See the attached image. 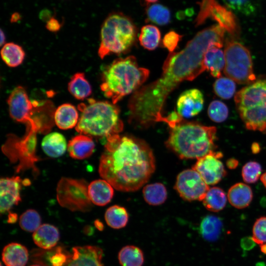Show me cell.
I'll return each mask as SVG.
<instances>
[{
	"label": "cell",
	"mask_w": 266,
	"mask_h": 266,
	"mask_svg": "<svg viewBox=\"0 0 266 266\" xmlns=\"http://www.w3.org/2000/svg\"><path fill=\"white\" fill-rule=\"evenodd\" d=\"M161 39V33L156 26L147 25L142 27L139 36L141 46L149 50L155 49Z\"/></svg>",
	"instance_id": "cell-32"
},
{
	"label": "cell",
	"mask_w": 266,
	"mask_h": 266,
	"mask_svg": "<svg viewBox=\"0 0 266 266\" xmlns=\"http://www.w3.org/2000/svg\"><path fill=\"white\" fill-rule=\"evenodd\" d=\"M30 266H40L39 265L35 264V265H31Z\"/></svg>",
	"instance_id": "cell-51"
},
{
	"label": "cell",
	"mask_w": 266,
	"mask_h": 266,
	"mask_svg": "<svg viewBox=\"0 0 266 266\" xmlns=\"http://www.w3.org/2000/svg\"><path fill=\"white\" fill-rule=\"evenodd\" d=\"M3 62L10 67H16L23 62L25 53L23 48L13 42L4 44L1 50Z\"/></svg>",
	"instance_id": "cell-29"
},
{
	"label": "cell",
	"mask_w": 266,
	"mask_h": 266,
	"mask_svg": "<svg viewBox=\"0 0 266 266\" xmlns=\"http://www.w3.org/2000/svg\"><path fill=\"white\" fill-rule=\"evenodd\" d=\"M146 2L149 3H153L157 1L158 0H145Z\"/></svg>",
	"instance_id": "cell-50"
},
{
	"label": "cell",
	"mask_w": 266,
	"mask_h": 266,
	"mask_svg": "<svg viewBox=\"0 0 266 266\" xmlns=\"http://www.w3.org/2000/svg\"><path fill=\"white\" fill-rule=\"evenodd\" d=\"M146 15L151 22L161 26L167 24L171 18L168 8L159 3L149 6L146 9Z\"/></svg>",
	"instance_id": "cell-33"
},
{
	"label": "cell",
	"mask_w": 266,
	"mask_h": 266,
	"mask_svg": "<svg viewBox=\"0 0 266 266\" xmlns=\"http://www.w3.org/2000/svg\"><path fill=\"white\" fill-rule=\"evenodd\" d=\"M226 7L232 11L249 15L254 14L257 8L259 0H223Z\"/></svg>",
	"instance_id": "cell-34"
},
{
	"label": "cell",
	"mask_w": 266,
	"mask_h": 266,
	"mask_svg": "<svg viewBox=\"0 0 266 266\" xmlns=\"http://www.w3.org/2000/svg\"><path fill=\"white\" fill-rule=\"evenodd\" d=\"M234 101L246 128L266 133V79L259 80L238 91Z\"/></svg>",
	"instance_id": "cell-6"
},
{
	"label": "cell",
	"mask_w": 266,
	"mask_h": 266,
	"mask_svg": "<svg viewBox=\"0 0 266 266\" xmlns=\"http://www.w3.org/2000/svg\"><path fill=\"white\" fill-rule=\"evenodd\" d=\"M136 36L135 26L129 17L120 13L110 14L101 28L100 57L103 59L111 53L126 52L133 44Z\"/></svg>",
	"instance_id": "cell-7"
},
{
	"label": "cell",
	"mask_w": 266,
	"mask_h": 266,
	"mask_svg": "<svg viewBox=\"0 0 266 266\" xmlns=\"http://www.w3.org/2000/svg\"><path fill=\"white\" fill-rule=\"evenodd\" d=\"M67 88L69 93L77 100H84L92 93L91 86L82 72H77L72 76Z\"/></svg>",
	"instance_id": "cell-25"
},
{
	"label": "cell",
	"mask_w": 266,
	"mask_h": 266,
	"mask_svg": "<svg viewBox=\"0 0 266 266\" xmlns=\"http://www.w3.org/2000/svg\"><path fill=\"white\" fill-rule=\"evenodd\" d=\"M227 197L230 204L238 209L247 207L253 199V192L248 185L237 183L229 190Z\"/></svg>",
	"instance_id": "cell-22"
},
{
	"label": "cell",
	"mask_w": 266,
	"mask_h": 266,
	"mask_svg": "<svg viewBox=\"0 0 266 266\" xmlns=\"http://www.w3.org/2000/svg\"><path fill=\"white\" fill-rule=\"evenodd\" d=\"M118 260L121 266H142L144 255L139 248L134 245H127L119 251Z\"/></svg>",
	"instance_id": "cell-28"
},
{
	"label": "cell",
	"mask_w": 266,
	"mask_h": 266,
	"mask_svg": "<svg viewBox=\"0 0 266 266\" xmlns=\"http://www.w3.org/2000/svg\"><path fill=\"white\" fill-rule=\"evenodd\" d=\"M224 55L225 74L238 84H250L256 79L249 50L240 43L226 42Z\"/></svg>",
	"instance_id": "cell-8"
},
{
	"label": "cell",
	"mask_w": 266,
	"mask_h": 266,
	"mask_svg": "<svg viewBox=\"0 0 266 266\" xmlns=\"http://www.w3.org/2000/svg\"><path fill=\"white\" fill-rule=\"evenodd\" d=\"M41 219L35 210L30 209L23 213L19 218V225L24 231L34 232L41 225Z\"/></svg>",
	"instance_id": "cell-35"
},
{
	"label": "cell",
	"mask_w": 266,
	"mask_h": 266,
	"mask_svg": "<svg viewBox=\"0 0 266 266\" xmlns=\"http://www.w3.org/2000/svg\"><path fill=\"white\" fill-rule=\"evenodd\" d=\"M262 172L261 165L255 161L246 163L242 169V176L247 183H254L259 179Z\"/></svg>",
	"instance_id": "cell-38"
},
{
	"label": "cell",
	"mask_w": 266,
	"mask_h": 266,
	"mask_svg": "<svg viewBox=\"0 0 266 266\" xmlns=\"http://www.w3.org/2000/svg\"><path fill=\"white\" fill-rule=\"evenodd\" d=\"M87 102L78 105L81 114L75 127L77 132L91 137L106 138L122 131L123 124L117 105L93 99H88Z\"/></svg>",
	"instance_id": "cell-5"
},
{
	"label": "cell",
	"mask_w": 266,
	"mask_h": 266,
	"mask_svg": "<svg viewBox=\"0 0 266 266\" xmlns=\"http://www.w3.org/2000/svg\"><path fill=\"white\" fill-rule=\"evenodd\" d=\"M28 259L27 249L20 243H10L2 252V261L6 266H25Z\"/></svg>",
	"instance_id": "cell-20"
},
{
	"label": "cell",
	"mask_w": 266,
	"mask_h": 266,
	"mask_svg": "<svg viewBox=\"0 0 266 266\" xmlns=\"http://www.w3.org/2000/svg\"><path fill=\"white\" fill-rule=\"evenodd\" d=\"M251 149L253 153H257L260 150V147L257 143H254L252 145Z\"/></svg>",
	"instance_id": "cell-46"
},
{
	"label": "cell",
	"mask_w": 266,
	"mask_h": 266,
	"mask_svg": "<svg viewBox=\"0 0 266 266\" xmlns=\"http://www.w3.org/2000/svg\"><path fill=\"white\" fill-rule=\"evenodd\" d=\"M143 195L147 203L151 205H159L166 200L167 191L162 183H155L146 185L143 189Z\"/></svg>",
	"instance_id": "cell-31"
},
{
	"label": "cell",
	"mask_w": 266,
	"mask_h": 266,
	"mask_svg": "<svg viewBox=\"0 0 266 266\" xmlns=\"http://www.w3.org/2000/svg\"><path fill=\"white\" fill-rule=\"evenodd\" d=\"M88 187L84 179L63 177L57 187V200L61 206L71 211H89L92 202L89 197Z\"/></svg>",
	"instance_id": "cell-9"
},
{
	"label": "cell",
	"mask_w": 266,
	"mask_h": 266,
	"mask_svg": "<svg viewBox=\"0 0 266 266\" xmlns=\"http://www.w3.org/2000/svg\"><path fill=\"white\" fill-rule=\"evenodd\" d=\"M0 45L2 46L5 42V36L4 33H3L1 29L0 30Z\"/></svg>",
	"instance_id": "cell-47"
},
{
	"label": "cell",
	"mask_w": 266,
	"mask_h": 266,
	"mask_svg": "<svg viewBox=\"0 0 266 266\" xmlns=\"http://www.w3.org/2000/svg\"><path fill=\"white\" fill-rule=\"evenodd\" d=\"M225 30L218 24L198 32L179 52L169 53L158 79L134 92L129 101V121L142 128L156 123H166L163 115L169 94L184 80L192 81L205 69L203 59L212 47L223 45Z\"/></svg>",
	"instance_id": "cell-1"
},
{
	"label": "cell",
	"mask_w": 266,
	"mask_h": 266,
	"mask_svg": "<svg viewBox=\"0 0 266 266\" xmlns=\"http://www.w3.org/2000/svg\"><path fill=\"white\" fill-rule=\"evenodd\" d=\"M252 233V239L255 242L260 245L266 243V217H261L256 220Z\"/></svg>",
	"instance_id": "cell-39"
},
{
	"label": "cell",
	"mask_w": 266,
	"mask_h": 266,
	"mask_svg": "<svg viewBox=\"0 0 266 266\" xmlns=\"http://www.w3.org/2000/svg\"><path fill=\"white\" fill-rule=\"evenodd\" d=\"M226 165L230 169H234L238 166V162L235 159L231 158L227 160Z\"/></svg>",
	"instance_id": "cell-43"
},
{
	"label": "cell",
	"mask_w": 266,
	"mask_h": 266,
	"mask_svg": "<svg viewBox=\"0 0 266 266\" xmlns=\"http://www.w3.org/2000/svg\"><path fill=\"white\" fill-rule=\"evenodd\" d=\"M221 219L214 215H207L201 220L200 231L202 237L212 241L218 238L222 228Z\"/></svg>",
	"instance_id": "cell-27"
},
{
	"label": "cell",
	"mask_w": 266,
	"mask_h": 266,
	"mask_svg": "<svg viewBox=\"0 0 266 266\" xmlns=\"http://www.w3.org/2000/svg\"><path fill=\"white\" fill-rule=\"evenodd\" d=\"M261 250L263 253H266V244L261 245Z\"/></svg>",
	"instance_id": "cell-49"
},
{
	"label": "cell",
	"mask_w": 266,
	"mask_h": 266,
	"mask_svg": "<svg viewBox=\"0 0 266 266\" xmlns=\"http://www.w3.org/2000/svg\"><path fill=\"white\" fill-rule=\"evenodd\" d=\"M261 180L266 188V172L261 176Z\"/></svg>",
	"instance_id": "cell-48"
},
{
	"label": "cell",
	"mask_w": 266,
	"mask_h": 266,
	"mask_svg": "<svg viewBox=\"0 0 266 266\" xmlns=\"http://www.w3.org/2000/svg\"><path fill=\"white\" fill-rule=\"evenodd\" d=\"M60 238L59 232L55 226L43 224L33 233L34 243L43 249H50L55 246Z\"/></svg>",
	"instance_id": "cell-19"
},
{
	"label": "cell",
	"mask_w": 266,
	"mask_h": 266,
	"mask_svg": "<svg viewBox=\"0 0 266 266\" xmlns=\"http://www.w3.org/2000/svg\"><path fill=\"white\" fill-rule=\"evenodd\" d=\"M104 218L109 227L113 229H119L127 225L129 220V215L124 207L114 205L106 210Z\"/></svg>",
	"instance_id": "cell-30"
},
{
	"label": "cell",
	"mask_w": 266,
	"mask_h": 266,
	"mask_svg": "<svg viewBox=\"0 0 266 266\" xmlns=\"http://www.w3.org/2000/svg\"><path fill=\"white\" fill-rule=\"evenodd\" d=\"M23 183L19 176L0 179V211L4 213L9 211L21 200L20 190Z\"/></svg>",
	"instance_id": "cell-14"
},
{
	"label": "cell",
	"mask_w": 266,
	"mask_h": 266,
	"mask_svg": "<svg viewBox=\"0 0 266 266\" xmlns=\"http://www.w3.org/2000/svg\"><path fill=\"white\" fill-rule=\"evenodd\" d=\"M79 118L76 108L70 103H64L60 105L55 110L54 115L56 125L62 130L76 127Z\"/></svg>",
	"instance_id": "cell-21"
},
{
	"label": "cell",
	"mask_w": 266,
	"mask_h": 266,
	"mask_svg": "<svg viewBox=\"0 0 266 266\" xmlns=\"http://www.w3.org/2000/svg\"><path fill=\"white\" fill-rule=\"evenodd\" d=\"M47 28L51 31H57L60 29V24L56 19H50L48 21Z\"/></svg>",
	"instance_id": "cell-42"
},
{
	"label": "cell",
	"mask_w": 266,
	"mask_h": 266,
	"mask_svg": "<svg viewBox=\"0 0 266 266\" xmlns=\"http://www.w3.org/2000/svg\"><path fill=\"white\" fill-rule=\"evenodd\" d=\"M88 193L92 203L104 206L111 201L114 190L111 185L105 180L97 179L88 185Z\"/></svg>",
	"instance_id": "cell-17"
},
{
	"label": "cell",
	"mask_w": 266,
	"mask_h": 266,
	"mask_svg": "<svg viewBox=\"0 0 266 266\" xmlns=\"http://www.w3.org/2000/svg\"><path fill=\"white\" fill-rule=\"evenodd\" d=\"M99 171L117 190L133 192L148 182L155 170L149 145L132 136L115 134L106 138Z\"/></svg>",
	"instance_id": "cell-2"
},
{
	"label": "cell",
	"mask_w": 266,
	"mask_h": 266,
	"mask_svg": "<svg viewBox=\"0 0 266 266\" xmlns=\"http://www.w3.org/2000/svg\"><path fill=\"white\" fill-rule=\"evenodd\" d=\"M95 226L96 228L99 231H103L104 229V225L103 223L100 221L99 220H95L94 222Z\"/></svg>",
	"instance_id": "cell-45"
},
{
	"label": "cell",
	"mask_w": 266,
	"mask_h": 266,
	"mask_svg": "<svg viewBox=\"0 0 266 266\" xmlns=\"http://www.w3.org/2000/svg\"><path fill=\"white\" fill-rule=\"evenodd\" d=\"M202 201L204 206L207 210L217 212L225 207L227 196L221 188L213 187L208 189Z\"/></svg>",
	"instance_id": "cell-26"
},
{
	"label": "cell",
	"mask_w": 266,
	"mask_h": 266,
	"mask_svg": "<svg viewBox=\"0 0 266 266\" xmlns=\"http://www.w3.org/2000/svg\"><path fill=\"white\" fill-rule=\"evenodd\" d=\"M41 147L47 156L57 158L65 153L67 145L66 139L62 134L53 132L48 133L43 138Z\"/></svg>",
	"instance_id": "cell-23"
},
{
	"label": "cell",
	"mask_w": 266,
	"mask_h": 266,
	"mask_svg": "<svg viewBox=\"0 0 266 266\" xmlns=\"http://www.w3.org/2000/svg\"><path fill=\"white\" fill-rule=\"evenodd\" d=\"M10 117L16 121L27 123L30 130L37 132L38 129L32 118L33 109L38 104L29 99L25 88L21 86L15 88L7 99Z\"/></svg>",
	"instance_id": "cell-11"
},
{
	"label": "cell",
	"mask_w": 266,
	"mask_h": 266,
	"mask_svg": "<svg viewBox=\"0 0 266 266\" xmlns=\"http://www.w3.org/2000/svg\"><path fill=\"white\" fill-rule=\"evenodd\" d=\"M70 255L63 253L62 249L59 247L56 248L55 253L50 259L52 266H65L67 262Z\"/></svg>",
	"instance_id": "cell-41"
},
{
	"label": "cell",
	"mask_w": 266,
	"mask_h": 266,
	"mask_svg": "<svg viewBox=\"0 0 266 266\" xmlns=\"http://www.w3.org/2000/svg\"><path fill=\"white\" fill-rule=\"evenodd\" d=\"M182 38V35L174 31H170L165 34L163 39V45L169 53L174 52Z\"/></svg>",
	"instance_id": "cell-40"
},
{
	"label": "cell",
	"mask_w": 266,
	"mask_h": 266,
	"mask_svg": "<svg viewBox=\"0 0 266 266\" xmlns=\"http://www.w3.org/2000/svg\"><path fill=\"white\" fill-rule=\"evenodd\" d=\"M17 220V215L14 213H10L8 217L7 222L8 223H14Z\"/></svg>",
	"instance_id": "cell-44"
},
{
	"label": "cell",
	"mask_w": 266,
	"mask_h": 266,
	"mask_svg": "<svg viewBox=\"0 0 266 266\" xmlns=\"http://www.w3.org/2000/svg\"><path fill=\"white\" fill-rule=\"evenodd\" d=\"M222 157L221 152L212 151L198 159L192 169L200 175L207 185H215L227 174L222 162L219 160Z\"/></svg>",
	"instance_id": "cell-13"
},
{
	"label": "cell",
	"mask_w": 266,
	"mask_h": 266,
	"mask_svg": "<svg viewBox=\"0 0 266 266\" xmlns=\"http://www.w3.org/2000/svg\"><path fill=\"white\" fill-rule=\"evenodd\" d=\"M103 250L92 245L74 247L65 266H103Z\"/></svg>",
	"instance_id": "cell-15"
},
{
	"label": "cell",
	"mask_w": 266,
	"mask_h": 266,
	"mask_svg": "<svg viewBox=\"0 0 266 266\" xmlns=\"http://www.w3.org/2000/svg\"><path fill=\"white\" fill-rule=\"evenodd\" d=\"M216 133L215 127L182 120L170 128L165 144L181 159H198L216 149Z\"/></svg>",
	"instance_id": "cell-3"
},
{
	"label": "cell",
	"mask_w": 266,
	"mask_h": 266,
	"mask_svg": "<svg viewBox=\"0 0 266 266\" xmlns=\"http://www.w3.org/2000/svg\"><path fill=\"white\" fill-rule=\"evenodd\" d=\"M204 99L202 93L197 89L183 92L176 103L177 112L182 117L191 118L198 115L202 109Z\"/></svg>",
	"instance_id": "cell-16"
},
{
	"label": "cell",
	"mask_w": 266,
	"mask_h": 266,
	"mask_svg": "<svg viewBox=\"0 0 266 266\" xmlns=\"http://www.w3.org/2000/svg\"><path fill=\"white\" fill-rule=\"evenodd\" d=\"M208 185L197 171L188 169L177 175L174 189L186 200L200 201L209 189Z\"/></svg>",
	"instance_id": "cell-12"
},
{
	"label": "cell",
	"mask_w": 266,
	"mask_h": 266,
	"mask_svg": "<svg viewBox=\"0 0 266 266\" xmlns=\"http://www.w3.org/2000/svg\"><path fill=\"white\" fill-rule=\"evenodd\" d=\"M208 115L212 121L216 123L223 122L228 118V108L221 101H212L208 106Z\"/></svg>",
	"instance_id": "cell-37"
},
{
	"label": "cell",
	"mask_w": 266,
	"mask_h": 266,
	"mask_svg": "<svg viewBox=\"0 0 266 266\" xmlns=\"http://www.w3.org/2000/svg\"><path fill=\"white\" fill-rule=\"evenodd\" d=\"M203 66L212 76L218 78L221 77V71L225 66V58L220 48L214 46L207 51L203 59Z\"/></svg>",
	"instance_id": "cell-24"
},
{
	"label": "cell",
	"mask_w": 266,
	"mask_h": 266,
	"mask_svg": "<svg viewBox=\"0 0 266 266\" xmlns=\"http://www.w3.org/2000/svg\"><path fill=\"white\" fill-rule=\"evenodd\" d=\"M208 18L217 22V24L232 35L238 31L236 18L232 11L220 5L216 0H201L196 25L202 24Z\"/></svg>",
	"instance_id": "cell-10"
},
{
	"label": "cell",
	"mask_w": 266,
	"mask_h": 266,
	"mask_svg": "<svg viewBox=\"0 0 266 266\" xmlns=\"http://www.w3.org/2000/svg\"><path fill=\"white\" fill-rule=\"evenodd\" d=\"M0 266H3L1 264H0Z\"/></svg>",
	"instance_id": "cell-52"
},
{
	"label": "cell",
	"mask_w": 266,
	"mask_h": 266,
	"mask_svg": "<svg viewBox=\"0 0 266 266\" xmlns=\"http://www.w3.org/2000/svg\"><path fill=\"white\" fill-rule=\"evenodd\" d=\"M215 94L223 99L228 100L234 95L236 86L233 80L228 77H220L213 84Z\"/></svg>",
	"instance_id": "cell-36"
},
{
	"label": "cell",
	"mask_w": 266,
	"mask_h": 266,
	"mask_svg": "<svg viewBox=\"0 0 266 266\" xmlns=\"http://www.w3.org/2000/svg\"><path fill=\"white\" fill-rule=\"evenodd\" d=\"M149 75V70L139 66L134 56L117 59L103 71L100 89L115 104L140 88Z\"/></svg>",
	"instance_id": "cell-4"
},
{
	"label": "cell",
	"mask_w": 266,
	"mask_h": 266,
	"mask_svg": "<svg viewBox=\"0 0 266 266\" xmlns=\"http://www.w3.org/2000/svg\"><path fill=\"white\" fill-rule=\"evenodd\" d=\"M95 147L92 137L80 134L72 137L67 144V151L74 159L82 160L91 156Z\"/></svg>",
	"instance_id": "cell-18"
}]
</instances>
